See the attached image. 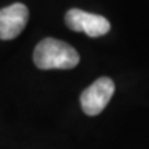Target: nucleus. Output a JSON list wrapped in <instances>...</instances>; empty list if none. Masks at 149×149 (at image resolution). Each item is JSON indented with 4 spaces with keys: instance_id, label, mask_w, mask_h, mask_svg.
<instances>
[{
    "instance_id": "nucleus-4",
    "label": "nucleus",
    "mask_w": 149,
    "mask_h": 149,
    "mask_svg": "<svg viewBox=\"0 0 149 149\" xmlns=\"http://www.w3.org/2000/svg\"><path fill=\"white\" fill-rule=\"evenodd\" d=\"M29 10L22 3H14L0 10V40L15 39L26 26Z\"/></svg>"
},
{
    "instance_id": "nucleus-2",
    "label": "nucleus",
    "mask_w": 149,
    "mask_h": 149,
    "mask_svg": "<svg viewBox=\"0 0 149 149\" xmlns=\"http://www.w3.org/2000/svg\"><path fill=\"white\" fill-rule=\"evenodd\" d=\"M113 94H115L113 80L107 76H102L81 93L80 95L81 109L88 116H97L105 109Z\"/></svg>"
},
{
    "instance_id": "nucleus-3",
    "label": "nucleus",
    "mask_w": 149,
    "mask_h": 149,
    "mask_svg": "<svg viewBox=\"0 0 149 149\" xmlns=\"http://www.w3.org/2000/svg\"><path fill=\"white\" fill-rule=\"evenodd\" d=\"M66 26L74 32H84L90 37H100L109 32L111 24L105 17L91 14L80 8H70L65 15Z\"/></svg>"
},
{
    "instance_id": "nucleus-1",
    "label": "nucleus",
    "mask_w": 149,
    "mask_h": 149,
    "mask_svg": "<svg viewBox=\"0 0 149 149\" xmlns=\"http://www.w3.org/2000/svg\"><path fill=\"white\" fill-rule=\"evenodd\" d=\"M79 53L70 44L46 37L33 51V62L39 69H72L79 64Z\"/></svg>"
}]
</instances>
